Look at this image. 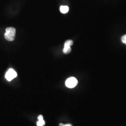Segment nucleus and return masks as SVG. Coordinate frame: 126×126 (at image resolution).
Masks as SVG:
<instances>
[{"label": "nucleus", "instance_id": "nucleus-5", "mask_svg": "<svg viewBox=\"0 0 126 126\" xmlns=\"http://www.w3.org/2000/svg\"><path fill=\"white\" fill-rule=\"evenodd\" d=\"M71 50H72V49H71V46L67 45L66 44H64V48H63V53L64 54H69V53L71 52Z\"/></svg>", "mask_w": 126, "mask_h": 126}, {"label": "nucleus", "instance_id": "nucleus-7", "mask_svg": "<svg viewBox=\"0 0 126 126\" xmlns=\"http://www.w3.org/2000/svg\"><path fill=\"white\" fill-rule=\"evenodd\" d=\"M64 44H66V45H70V46H72V45H73V41L71 40H68L66 41L65 42Z\"/></svg>", "mask_w": 126, "mask_h": 126}, {"label": "nucleus", "instance_id": "nucleus-9", "mask_svg": "<svg viewBox=\"0 0 126 126\" xmlns=\"http://www.w3.org/2000/svg\"><path fill=\"white\" fill-rule=\"evenodd\" d=\"M63 126H72V125L71 124H64Z\"/></svg>", "mask_w": 126, "mask_h": 126}, {"label": "nucleus", "instance_id": "nucleus-8", "mask_svg": "<svg viewBox=\"0 0 126 126\" xmlns=\"http://www.w3.org/2000/svg\"><path fill=\"white\" fill-rule=\"evenodd\" d=\"M122 41L123 44L126 45V35L122 36Z\"/></svg>", "mask_w": 126, "mask_h": 126}, {"label": "nucleus", "instance_id": "nucleus-6", "mask_svg": "<svg viewBox=\"0 0 126 126\" xmlns=\"http://www.w3.org/2000/svg\"><path fill=\"white\" fill-rule=\"evenodd\" d=\"M69 7L67 6H61L60 7V12L63 14H66L69 11Z\"/></svg>", "mask_w": 126, "mask_h": 126}, {"label": "nucleus", "instance_id": "nucleus-10", "mask_svg": "<svg viewBox=\"0 0 126 126\" xmlns=\"http://www.w3.org/2000/svg\"><path fill=\"white\" fill-rule=\"evenodd\" d=\"M63 125H64V124H63V123H60V124H59V126H63Z\"/></svg>", "mask_w": 126, "mask_h": 126}, {"label": "nucleus", "instance_id": "nucleus-3", "mask_svg": "<svg viewBox=\"0 0 126 126\" xmlns=\"http://www.w3.org/2000/svg\"><path fill=\"white\" fill-rule=\"evenodd\" d=\"M17 76L16 72L13 69H9L5 74V78L8 81H11Z\"/></svg>", "mask_w": 126, "mask_h": 126}, {"label": "nucleus", "instance_id": "nucleus-1", "mask_svg": "<svg viewBox=\"0 0 126 126\" xmlns=\"http://www.w3.org/2000/svg\"><path fill=\"white\" fill-rule=\"evenodd\" d=\"M16 30L13 27H8L6 29L4 34L5 39L8 41H13L16 37Z\"/></svg>", "mask_w": 126, "mask_h": 126}, {"label": "nucleus", "instance_id": "nucleus-2", "mask_svg": "<svg viewBox=\"0 0 126 126\" xmlns=\"http://www.w3.org/2000/svg\"><path fill=\"white\" fill-rule=\"evenodd\" d=\"M78 81L74 77H70L66 79L65 81V86L69 88H72L75 87L77 85Z\"/></svg>", "mask_w": 126, "mask_h": 126}, {"label": "nucleus", "instance_id": "nucleus-4", "mask_svg": "<svg viewBox=\"0 0 126 126\" xmlns=\"http://www.w3.org/2000/svg\"><path fill=\"white\" fill-rule=\"evenodd\" d=\"M38 121L36 122V125L37 126H44L45 125V121L43 119V116L42 115H40L37 118Z\"/></svg>", "mask_w": 126, "mask_h": 126}]
</instances>
